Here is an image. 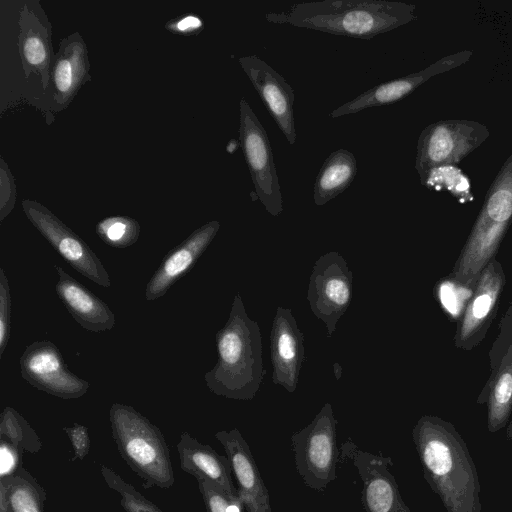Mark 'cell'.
I'll return each instance as SVG.
<instances>
[{
    "label": "cell",
    "mask_w": 512,
    "mask_h": 512,
    "mask_svg": "<svg viewBox=\"0 0 512 512\" xmlns=\"http://www.w3.org/2000/svg\"><path fill=\"white\" fill-rule=\"evenodd\" d=\"M423 475L447 512H481L480 482L466 442L453 424L424 415L412 430Z\"/></svg>",
    "instance_id": "obj_1"
},
{
    "label": "cell",
    "mask_w": 512,
    "mask_h": 512,
    "mask_svg": "<svg viewBox=\"0 0 512 512\" xmlns=\"http://www.w3.org/2000/svg\"><path fill=\"white\" fill-rule=\"evenodd\" d=\"M414 4L386 0H323L267 13V21L335 35L371 39L416 19Z\"/></svg>",
    "instance_id": "obj_2"
},
{
    "label": "cell",
    "mask_w": 512,
    "mask_h": 512,
    "mask_svg": "<svg viewBox=\"0 0 512 512\" xmlns=\"http://www.w3.org/2000/svg\"><path fill=\"white\" fill-rule=\"evenodd\" d=\"M217 362L205 373L207 388L214 394L234 400H251L265 373L262 337L258 323L236 294L225 325L216 333Z\"/></svg>",
    "instance_id": "obj_3"
},
{
    "label": "cell",
    "mask_w": 512,
    "mask_h": 512,
    "mask_svg": "<svg viewBox=\"0 0 512 512\" xmlns=\"http://www.w3.org/2000/svg\"><path fill=\"white\" fill-rule=\"evenodd\" d=\"M109 421L121 457L146 487H172L175 477L161 430L135 408L121 403L112 404Z\"/></svg>",
    "instance_id": "obj_4"
},
{
    "label": "cell",
    "mask_w": 512,
    "mask_h": 512,
    "mask_svg": "<svg viewBox=\"0 0 512 512\" xmlns=\"http://www.w3.org/2000/svg\"><path fill=\"white\" fill-rule=\"evenodd\" d=\"M336 424L331 404L325 403L310 424L291 436L297 472L316 491L336 478Z\"/></svg>",
    "instance_id": "obj_5"
},
{
    "label": "cell",
    "mask_w": 512,
    "mask_h": 512,
    "mask_svg": "<svg viewBox=\"0 0 512 512\" xmlns=\"http://www.w3.org/2000/svg\"><path fill=\"white\" fill-rule=\"evenodd\" d=\"M489 134L484 124L473 120H440L425 127L418 138L415 161L420 181L434 167L458 164Z\"/></svg>",
    "instance_id": "obj_6"
},
{
    "label": "cell",
    "mask_w": 512,
    "mask_h": 512,
    "mask_svg": "<svg viewBox=\"0 0 512 512\" xmlns=\"http://www.w3.org/2000/svg\"><path fill=\"white\" fill-rule=\"evenodd\" d=\"M239 140L255 193L272 216L283 211V200L268 135L248 102L239 104Z\"/></svg>",
    "instance_id": "obj_7"
},
{
    "label": "cell",
    "mask_w": 512,
    "mask_h": 512,
    "mask_svg": "<svg viewBox=\"0 0 512 512\" xmlns=\"http://www.w3.org/2000/svg\"><path fill=\"white\" fill-rule=\"evenodd\" d=\"M352 281L346 260L335 251L321 255L312 268L307 300L314 316L325 324L328 337L351 303Z\"/></svg>",
    "instance_id": "obj_8"
},
{
    "label": "cell",
    "mask_w": 512,
    "mask_h": 512,
    "mask_svg": "<svg viewBox=\"0 0 512 512\" xmlns=\"http://www.w3.org/2000/svg\"><path fill=\"white\" fill-rule=\"evenodd\" d=\"M21 204L27 219L72 268L102 287L111 286L101 260L78 234L43 204L29 199Z\"/></svg>",
    "instance_id": "obj_9"
},
{
    "label": "cell",
    "mask_w": 512,
    "mask_h": 512,
    "mask_svg": "<svg viewBox=\"0 0 512 512\" xmlns=\"http://www.w3.org/2000/svg\"><path fill=\"white\" fill-rule=\"evenodd\" d=\"M22 378L32 387L61 399H76L87 393L90 383L69 370L59 348L48 340L26 346L20 359Z\"/></svg>",
    "instance_id": "obj_10"
},
{
    "label": "cell",
    "mask_w": 512,
    "mask_h": 512,
    "mask_svg": "<svg viewBox=\"0 0 512 512\" xmlns=\"http://www.w3.org/2000/svg\"><path fill=\"white\" fill-rule=\"evenodd\" d=\"M472 54L473 52L470 50L459 51L439 59L419 72L374 86L351 101L334 109L330 113V117L337 118L358 113L367 108L397 102L408 96L431 77L463 65L471 58Z\"/></svg>",
    "instance_id": "obj_11"
},
{
    "label": "cell",
    "mask_w": 512,
    "mask_h": 512,
    "mask_svg": "<svg viewBox=\"0 0 512 512\" xmlns=\"http://www.w3.org/2000/svg\"><path fill=\"white\" fill-rule=\"evenodd\" d=\"M18 47L26 78L36 74L47 89L55 55L52 26L38 1H27L20 10Z\"/></svg>",
    "instance_id": "obj_12"
},
{
    "label": "cell",
    "mask_w": 512,
    "mask_h": 512,
    "mask_svg": "<svg viewBox=\"0 0 512 512\" xmlns=\"http://www.w3.org/2000/svg\"><path fill=\"white\" fill-rule=\"evenodd\" d=\"M239 64L288 143L294 144L296 130L292 87L277 71L256 55L240 57Z\"/></svg>",
    "instance_id": "obj_13"
},
{
    "label": "cell",
    "mask_w": 512,
    "mask_h": 512,
    "mask_svg": "<svg viewBox=\"0 0 512 512\" xmlns=\"http://www.w3.org/2000/svg\"><path fill=\"white\" fill-rule=\"evenodd\" d=\"M304 335L290 308L277 307L270 334L272 380L293 393L304 360Z\"/></svg>",
    "instance_id": "obj_14"
},
{
    "label": "cell",
    "mask_w": 512,
    "mask_h": 512,
    "mask_svg": "<svg viewBox=\"0 0 512 512\" xmlns=\"http://www.w3.org/2000/svg\"><path fill=\"white\" fill-rule=\"evenodd\" d=\"M219 229V221H209L168 251L147 282L145 300L154 301L164 296L194 266Z\"/></svg>",
    "instance_id": "obj_15"
},
{
    "label": "cell",
    "mask_w": 512,
    "mask_h": 512,
    "mask_svg": "<svg viewBox=\"0 0 512 512\" xmlns=\"http://www.w3.org/2000/svg\"><path fill=\"white\" fill-rule=\"evenodd\" d=\"M215 437L226 452L238 497L246 512H272L268 489L239 430L218 431Z\"/></svg>",
    "instance_id": "obj_16"
},
{
    "label": "cell",
    "mask_w": 512,
    "mask_h": 512,
    "mask_svg": "<svg viewBox=\"0 0 512 512\" xmlns=\"http://www.w3.org/2000/svg\"><path fill=\"white\" fill-rule=\"evenodd\" d=\"M351 458L362 480V505L365 512H411L403 501L389 457L352 449Z\"/></svg>",
    "instance_id": "obj_17"
},
{
    "label": "cell",
    "mask_w": 512,
    "mask_h": 512,
    "mask_svg": "<svg viewBox=\"0 0 512 512\" xmlns=\"http://www.w3.org/2000/svg\"><path fill=\"white\" fill-rule=\"evenodd\" d=\"M87 45L80 33L61 39L46 90L51 92L56 112L65 109L80 88L91 80Z\"/></svg>",
    "instance_id": "obj_18"
},
{
    "label": "cell",
    "mask_w": 512,
    "mask_h": 512,
    "mask_svg": "<svg viewBox=\"0 0 512 512\" xmlns=\"http://www.w3.org/2000/svg\"><path fill=\"white\" fill-rule=\"evenodd\" d=\"M512 221V153L490 185L470 237L476 243L497 248Z\"/></svg>",
    "instance_id": "obj_19"
},
{
    "label": "cell",
    "mask_w": 512,
    "mask_h": 512,
    "mask_svg": "<svg viewBox=\"0 0 512 512\" xmlns=\"http://www.w3.org/2000/svg\"><path fill=\"white\" fill-rule=\"evenodd\" d=\"M54 268L58 276L56 294L72 318L91 332L113 329L115 315L110 307L63 268L58 265Z\"/></svg>",
    "instance_id": "obj_20"
},
{
    "label": "cell",
    "mask_w": 512,
    "mask_h": 512,
    "mask_svg": "<svg viewBox=\"0 0 512 512\" xmlns=\"http://www.w3.org/2000/svg\"><path fill=\"white\" fill-rule=\"evenodd\" d=\"M176 448L180 467L184 472L193 475L197 481L206 480L217 484L231 500L241 503L227 457L218 454L211 446L199 442L188 432L181 433Z\"/></svg>",
    "instance_id": "obj_21"
},
{
    "label": "cell",
    "mask_w": 512,
    "mask_h": 512,
    "mask_svg": "<svg viewBox=\"0 0 512 512\" xmlns=\"http://www.w3.org/2000/svg\"><path fill=\"white\" fill-rule=\"evenodd\" d=\"M504 281L502 267L493 258L480 273L473 294L464 310L456 338L458 346L473 339L488 324L494 313Z\"/></svg>",
    "instance_id": "obj_22"
},
{
    "label": "cell",
    "mask_w": 512,
    "mask_h": 512,
    "mask_svg": "<svg viewBox=\"0 0 512 512\" xmlns=\"http://www.w3.org/2000/svg\"><path fill=\"white\" fill-rule=\"evenodd\" d=\"M356 173V159L350 151L338 149L330 153L314 184V203L317 206H323L340 195L350 186Z\"/></svg>",
    "instance_id": "obj_23"
},
{
    "label": "cell",
    "mask_w": 512,
    "mask_h": 512,
    "mask_svg": "<svg viewBox=\"0 0 512 512\" xmlns=\"http://www.w3.org/2000/svg\"><path fill=\"white\" fill-rule=\"evenodd\" d=\"M46 498L44 489L24 467L0 479V511L44 512Z\"/></svg>",
    "instance_id": "obj_24"
},
{
    "label": "cell",
    "mask_w": 512,
    "mask_h": 512,
    "mask_svg": "<svg viewBox=\"0 0 512 512\" xmlns=\"http://www.w3.org/2000/svg\"><path fill=\"white\" fill-rule=\"evenodd\" d=\"M487 402L488 430L495 433L506 426L512 412V344L490 385Z\"/></svg>",
    "instance_id": "obj_25"
},
{
    "label": "cell",
    "mask_w": 512,
    "mask_h": 512,
    "mask_svg": "<svg viewBox=\"0 0 512 512\" xmlns=\"http://www.w3.org/2000/svg\"><path fill=\"white\" fill-rule=\"evenodd\" d=\"M0 436L5 437L22 452L37 453L42 442L27 420L12 407H5L0 415Z\"/></svg>",
    "instance_id": "obj_26"
},
{
    "label": "cell",
    "mask_w": 512,
    "mask_h": 512,
    "mask_svg": "<svg viewBox=\"0 0 512 512\" xmlns=\"http://www.w3.org/2000/svg\"><path fill=\"white\" fill-rule=\"evenodd\" d=\"M99 238L114 248H127L135 244L140 235L137 220L127 216H109L96 225Z\"/></svg>",
    "instance_id": "obj_27"
},
{
    "label": "cell",
    "mask_w": 512,
    "mask_h": 512,
    "mask_svg": "<svg viewBox=\"0 0 512 512\" xmlns=\"http://www.w3.org/2000/svg\"><path fill=\"white\" fill-rule=\"evenodd\" d=\"M100 470L108 487L119 494L120 504L125 512H163L115 471L104 465Z\"/></svg>",
    "instance_id": "obj_28"
},
{
    "label": "cell",
    "mask_w": 512,
    "mask_h": 512,
    "mask_svg": "<svg viewBox=\"0 0 512 512\" xmlns=\"http://www.w3.org/2000/svg\"><path fill=\"white\" fill-rule=\"evenodd\" d=\"M421 184L427 188L446 189L464 201L473 199L470 193L469 179L456 165H441L432 168Z\"/></svg>",
    "instance_id": "obj_29"
},
{
    "label": "cell",
    "mask_w": 512,
    "mask_h": 512,
    "mask_svg": "<svg viewBox=\"0 0 512 512\" xmlns=\"http://www.w3.org/2000/svg\"><path fill=\"white\" fill-rule=\"evenodd\" d=\"M475 286L464 285L455 279L438 285L437 294L443 307L451 315L458 316L466 308Z\"/></svg>",
    "instance_id": "obj_30"
},
{
    "label": "cell",
    "mask_w": 512,
    "mask_h": 512,
    "mask_svg": "<svg viewBox=\"0 0 512 512\" xmlns=\"http://www.w3.org/2000/svg\"><path fill=\"white\" fill-rule=\"evenodd\" d=\"M197 482L207 512H240L242 504L231 500L220 486L206 480Z\"/></svg>",
    "instance_id": "obj_31"
},
{
    "label": "cell",
    "mask_w": 512,
    "mask_h": 512,
    "mask_svg": "<svg viewBox=\"0 0 512 512\" xmlns=\"http://www.w3.org/2000/svg\"><path fill=\"white\" fill-rule=\"evenodd\" d=\"M11 333V292L8 277L0 268V358L7 347Z\"/></svg>",
    "instance_id": "obj_32"
},
{
    "label": "cell",
    "mask_w": 512,
    "mask_h": 512,
    "mask_svg": "<svg viewBox=\"0 0 512 512\" xmlns=\"http://www.w3.org/2000/svg\"><path fill=\"white\" fill-rule=\"evenodd\" d=\"M16 184L9 166L0 158V221L12 212L16 203Z\"/></svg>",
    "instance_id": "obj_33"
},
{
    "label": "cell",
    "mask_w": 512,
    "mask_h": 512,
    "mask_svg": "<svg viewBox=\"0 0 512 512\" xmlns=\"http://www.w3.org/2000/svg\"><path fill=\"white\" fill-rule=\"evenodd\" d=\"M22 453L16 445L0 436V479L14 475L23 467Z\"/></svg>",
    "instance_id": "obj_34"
},
{
    "label": "cell",
    "mask_w": 512,
    "mask_h": 512,
    "mask_svg": "<svg viewBox=\"0 0 512 512\" xmlns=\"http://www.w3.org/2000/svg\"><path fill=\"white\" fill-rule=\"evenodd\" d=\"M165 28L173 34L191 36L200 33L203 21L198 15L188 13L170 20Z\"/></svg>",
    "instance_id": "obj_35"
},
{
    "label": "cell",
    "mask_w": 512,
    "mask_h": 512,
    "mask_svg": "<svg viewBox=\"0 0 512 512\" xmlns=\"http://www.w3.org/2000/svg\"><path fill=\"white\" fill-rule=\"evenodd\" d=\"M64 431L68 435L76 458L84 459L90 450V438L87 428L78 423H74L70 427H64Z\"/></svg>",
    "instance_id": "obj_36"
},
{
    "label": "cell",
    "mask_w": 512,
    "mask_h": 512,
    "mask_svg": "<svg viewBox=\"0 0 512 512\" xmlns=\"http://www.w3.org/2000/svg\"><path fill=\"white\" fill-rule=\"evenodd\" d=\"M506 436H507V439L511 442L512 444V420L510 421L508 427H507V430H506Z\"/></svg>",
    "instance_id": "obj_37"
},
{
    "label": "cell",
    "mask_w": 512,
    "mask_h": 512,
    "mask_svg": "<svg viewBox=\"0 0 512 512\" xmlns=\"http://www.w3.org/2000/svg\"><path fill=\"white\" fill-rule=\"evenodd\" d=\"M506 512H512V511H506Z\"/></svg>",
    "instance_id": "obj_38"
},
{
    "label": "cell",
    "mask_w": 512,
    "mask_h": 512,
    "mask_svg": "<svg viewBox=\"0 0 512 512\" xmlns=\"http://www.w3.org/2000/svg\"><path fill=\"white\" fill-rule=\"evenodd\" d=\"M0 512H4V511H0Z\"/></svg>",
    "instance_id": "obj_39"
}]
</instances>
